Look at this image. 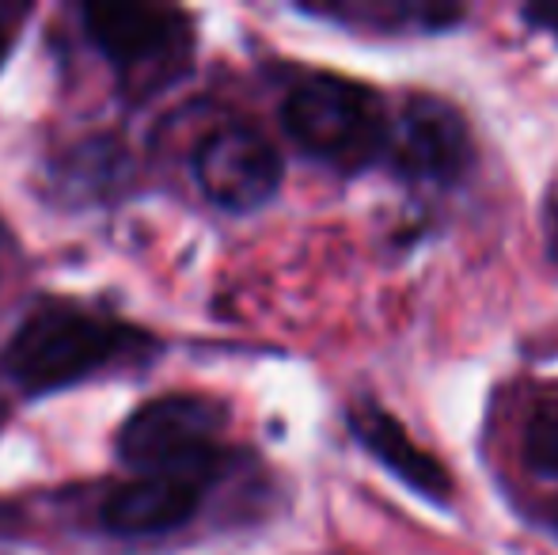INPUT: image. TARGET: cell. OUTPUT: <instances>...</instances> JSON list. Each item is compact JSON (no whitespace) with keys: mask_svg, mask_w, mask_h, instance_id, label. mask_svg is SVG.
I'll return each instance as SVG.
<instances>
[{"mask_svg":"<svg viewBox=\"0 0 558 555\" xmlns=\"http://www.w3.org/2000/svg\"><path fill=\"white\" fill-rule=\"evenodd\" d=\"M160 350L141 327L76 304H38L8 339L0 373L20 393L46 396L73 388L118 365H137Z\"/></svg>","mask_w":558,"mask_h":555,"instance_id":"obj_1","label":"cell"},{"mask_svg":"<svg viewBox=\"0 0 558 555\" xmlns=\"http://www.w3.org/2000/svg\"><path fill=\"white\" fill-rule=\"evenodd\" d=\"M281 126L312 160L335 171H365L384 160L391 114L368 84L338 73H308L289 88Z\"/></svg>","mask_w":558,"mask_h":555,"instance_id":"obj_2","label":"cell"},{"mask_svg":"<svg viewBox=\"0 0 558 555\" xmlns=\"http://www.w3.org/2000/svg\"><path fill=\"white\" fill-rule=\"evenodd\" d=\"M84 27L130 99H153L191 73L194 23L179 8L88 4Z\"/></svg>","mask_w":558,"mask_h":555,"instance_id":"obj_3","label":"cell"},{"mask_svg":"<svg viewBox=\"0 0 558 555\" xmlns=\"http://www.w3.org/2000/svg\"><path fill=\"white\" fill-rule=\"evenodd\" d=\"M225 403L198 393L148 400L118 430V457L141 475H186L209 483L221 468Z\"/></svg>","mask_w":558,"mask_h":555,"instance_id":"obj_4","label":"cell"},{"mask_svg":"<svg viewBox=\"0 0 558 555\" xmlns=\"http://www.w3.org/2000/svg\"><path fill=\"white\" fill-rule=\"evenodd\" d=\"M471 156H475V145H471L468 119L448 99L429 96V92H414L403 99L399 114L391 119L388 148H384V160L391 164L396 176L411 183L448 186L468 176Z\"/></svg>","mask_w":558,"mask_h":555,"instance_id":"obj_5","label":"cell"},{"mask_svg":"<svg viewBox=\"0 0 558 555\" xmlns=\"http://www.w3.org/2000/svg\"><path fill=\"white\" fill-rule=\"evenodd\" d=\"M281 176V153L270 145V137L243 122L214 130L194 148V179L202 194L228 214H251L266 206L278 194Z\"/></svg>","mask_w":558,"mask_h":555,"instance_id":"obj_6","label":"cell"},{"mask_svg":"<svg viewBox=\"0 0 558 555\" xmlns=\"http://www.w3.org/2000/svg\"><path fill=\"white\" fill-rule=\"evenodd\" d=\"M345 422H350V434L361 442V449L373 453L376 464L388 468L407 491H414V495H422L434 506L452 503V475H448V468L429 449H422L391 411L361 400L345 411Z\"/></svg>","mask_w":558,"mask_h":555,"instance_id":"obj_7","label":"cell"},{"mask_svg":"<svg viewBox=\"0 0 558 555\" xmlns=\"http://www.w3.org/2000/svg\"><path fill=\"white\" fill-rule=\"evenodd\" d=\"M206 483L186 475H141L114 487L99 506V521L114 536H160L194 521Z\"/></svg>","mask_w":558,"mask_h":555,"instance_id":"obj_8","label":"cell"},{"mask_svg":"<svg viewBox=\"0 0 558 555\" xmlns=\"http://www.w3.org/2000/svg\"><path fill=\"white\" fill-rule=\"evenodd\" d=\"M296 8L316 20L373 35H441L463 20L460 4H441V0H319Z\"/></svg>","mask_w":558,"mask_h":555,"instance_id":"obj_9","label":"cell"},{"mask_svg":"<svg viewBox=\"0 0 558 555\" xmlns=\"http://www.w3.org/2000/svg\"><path fill=\"white\" fill-rule=\"evenodd\" d=\"M521 457L544 480H558V393L539 396L521 426Z\"/></svg>","mask_w":558,"mask_h":555,"instance_id":"obj_10","label":"cell"},{"mask_svg":"<svg viewBox=\"0 0 558 555\" xmlns=\"http://www.w3.org/2000/svg\"><path fill=\"white\" fill-rule=\"evenodd\" d=\"M524 20L536 31H547V35L558 38V4H539V8H524Z\"/></svg>","mask_w":558,"mask_h":555,"instance_id":"obj_11","label":"cell"},{"mask_svg":"<svg viewBox=\"0 0 558 555\" xmlns=\"http://www.w3.org/2000/svg\"><path fill=\"white\" fill-rule=\"evenodd\" d=\"M8 50H12V31H8L4 23H0V65H4Z\"/></svg>","mask_w":558,"mask_h":555,"instance_id":"obj_12","label":"cell"},{"mask_svg":"<svg viewBox=\"0 0 558 555\" xmlns=\"http://www.w3.org/2000/svg\"><path fill=\"white\" fill-rule=\"evenodd\" d=\"M555 526H558V506H555Z\"/></svg>","mask_w":558,"mask_h":555,"instance_id":"obj_13","label":"cell"}]
</instances>
